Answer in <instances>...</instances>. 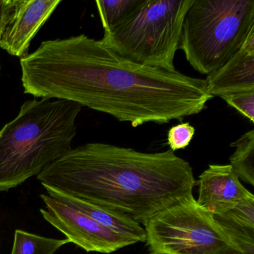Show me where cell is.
<instances>
[{
	"label": "cell",
	"instance_id": "6da1fadb",
	"mask_svg": "<svg viewBox=\"0 0 254 254\" xmlns=\"http://www.w3.org/2000/svg\"><path fill=\"white\" fill-rule=\"evenodd\" d=\"M20 63L26 94L76 102L133 127L181 121L213 98L205 79L138 64L84 34L43 41Z\"/></svg>",
	"mask_w": 254,
	"mask_h": 254
},
{
	"label": "cell",
	"instance_id": "7a4b0ae2",
	"mask_svg": "<svg viewBox=\"0 0 254 254\" xmlns=\"http://www.w3.org/2000/svg\"><path fill=\"white\" fill-rule=\"evenodd\" d=\"M37 178L47 192L111 209L143 225L191 195L196 182L190 163L172 150L144 153L101 142L72 148Z\"/></svg>",
	"mask_w": 254,
	"mask_h": 254
},
{
	"label": "cell",
	"instance_id": "3957f363",
	"mask_svg": "<svg viewBox=\"0 0 254 254\" xmlns=\"http://www.w3.org/2000/svg\"><path fill=\"white\" fill-rule=\"evenodd\" d=\"M81 106L70 101L37 99L0 130V191L15 188L72 149Z\"/></svg>",
	"mask_w": 254,
	"mask_h": 254
},
{
	"label": "cell",
	"instance_id": "277c9868",
	"mask_svg": "<svg viewBox=\"0 0 254 254\" xmlns=\"http://www.w3.org/2000/svg\"><path fill=\"white\" fill-rule=\"evenodd\" d=\"M254 32V0H193L180 48L191 67L209 75L224 66Z\"/></svg>",
	"mask_w": 254,
	"mask_h": 254
},
{
	"label": "cell",
	"instance_id": "5b68a950",
	"mask_svg": "<svg viewBox=\"0 0 254 254\" xmlns=\"http://www.w3.org/2000/svg\"><path fill=\"white\" fill-rule=\"evenodd\" d=\"M193 0H142L102 41L138 64L173 71L184 17Z\"/></svg>",
	"mask_w": 254,
	"mask_h": 254
},
{
	"label": "cell",
	"instance_id": "8992f818",
	"mask_svg": "<svg viewBox=\"0 0 254 254\" xmlns=\"http://www.w3.org/2000/svg\"><path fill=\"white\" fill-rule=\"evenodd\" d=\"M148 254H238L242 251L193 194L160 211L144 225ZM246 253V252H245Z\"/></svg>",
	"mask_w": 254,
	"mask_h": 254
},
{
	"label": "cell",
	"instance_id": "52a82bcc",
	"mask_svg": "<svg viewBox=\"0 0 254 254\" xmlns=\"http://www.w3.org/2000/svg\"><path fill=\"white\" fill-rule=\"evenodd\" d=\"M41 197L45 204L40 209L43 218L64 233L70 243L75 244L87 252L111 254L135 244L50 194H43Z\"/></svg>",
	"mask_w": 254,
	"mask_h": 254
},
{
	"label": "cell",
	"instance_id": "ba28073f",
	"mask_svg": "<svg viewBox=\"0 0 254 254\" xmlns=\"http://www.w3.org/2000/svg\"><path fill=\"white\" fill-rule=\"evenodd\" d=\"M62 0H5L0 48L20 59Z\"/></svg>",
	"mask_w": 254,
	"mask_h": 254
},
{
	"label": "cell",
	"instance_id": "9c48e42d",
	"mask_svg": "<svg viewBox=\"0 0 254 254\" xmlns=\"http://www.w3.org/2000/svg\"><path fill=\"white\" fill-rule=\"evenodd\" d=\"M198 197L196 200L212 215H219L254 197L245 189L228 165H209L196 181Z\"/></svg>",
	"mask_w": 254,
	"mask_h": 254
},
{
	"label": "cell",
	"instance_id": "30bf717a",
	"mask_svg": "<svg viewBox=\"0 0 254 254\" xmlns=\"http://www.w3.org/2000/svg\"><path fill=\"white\" fill-rule=\"evenodd\" d=\"M212 96L254 90V32L242 48L219 69L205 79Z\"/></svg>",
	"mask_w": 254,
	"mask_h": 254
},
{
	"label": "cell",
	"instance_id": "8fae6325",
	"mask_svg": "<svg viewBox=\"0 0 254 254\" xmlns=\"http://www.w3.org/2000/svg\"><path fill=\"white\" fill-rule=\"evenodd\" d=\"M51 197L74 209L81 211L105 228L133 241L134 243L145 242V229L139 223L126 215L102 206L91 204L54 193L47 192Z\"/></svg>",
	"mask_w": 254,
	"mask_h": 254
},
{
	"label": "cell",
	"instance_id": "7c38bea8",
	"mask_svg": "<svg viewBox=\"0 0 254 254\" xmlns=\"http://www.w3.org/2000/svg\"><path fill=\"white\" fill-rule=\"evenodd\" d=\"M213 218L242 251L254 254V197Z\"/></svg>",
	"mask_w": 254,
	"mask_h": 254
},
{
	"label": "cell",
	"instance_id": "4fadbf2b",
	"mask_svg": "<svg viewBox=\"0 0 254 254\" xmlns=\"http://www.w3.org/2000/svg\"><path fill=\"white\" fill-rule=\"evenodd\" d=\"M236 151L230 157V166L239 180L254 186V130L244 133L232 142Z\"/></svg>",
	"mask_w": 254,
	"mask_h": 254
},
{
	"label": "cell",
	"instance_id": "5bb4252c",
	"mask_svg": "<svg viewBox=\"0 0 254 254\" xmlns=\"http://www.w3.org/2000/svg\"><path fill=\"white\" fill-rule=\"evenodd\" d=\"M69 243L70 242L67 239H52L17 230L11 254H55L58 250Z\"/></svg>",
	"mask_w": 254,
	"mask_h": 254
},
{
	"label": "cell",
	"instance_id": "9a60e30c",
	"mask_svg": "<svg viewBox=\"0 0 254 254\" xmlns=\"http://www.w3.org/2000/svg\"><path fill=\"white\" fill-rule=\"evenodd\" d=\"M141 2L142 0L96 1V8L103 26L104 32H110L126 20Z\"/></svg>",
	"mask_w": 254,
	"mask_h": 254
},
{
	"label": "cell",
	"instance_id": "2e32d148",
	"mask_svg": "<svg viewBox=\"0 0 254 254\" xmlns=\"http://www.w3.org/2000/svg\"><path fill=\"white\" fill-rule=\"evenodd\" d=\"M230 107L246 117L250 122H254V90L239 92L225 95L221 97Z\"/></svg>",
	"mask_w": 254,
	"mask_h": 254
},
{
	"label": "cell",
	"instance_id": "e0dca14e",
	"mask_svg": "<svg viewBox=\"0 0 254 254\" xmlns=\"http://www.w3.org/2000/svg\"><path fill=\"white\" fill-rule=\"evenodd\" d=\"M195 129L189 123L173 126L168 132V145L173 152L187 148L194 137Z\"/></svg>",
	"mask_w": 254,
	"mask_h": 254
},
{
	"label": "cell",
	"instance_id": "ac0fdd59",
	"mask_svg": "<svg viewBox=\"0 0 254 254\" xmlns=\"http://www.w3.org/2000/svg\"><path fill=\"white\" fill-rule=\"evenodd\" d=\"M5 8V0H0V33H1V28H2V20H3Z\"/></svg>",
	"mask_w": 254,
	"mask_h": 254
},
{
	"label": "cell",
	"instance_id": "d6986e66",
	"mask_svg": "<svg viewBox=\"0 0 254 254\" xmlns=\"http://www.w3.org/2000/svg\"><path fill=\"white\" fill-rule=\"evenodd\" d=\"M248 254V253L243 252V253H241V254Z\"/></svg>",
	"mask_w": 254,
	"mask_h": 254
}]
</instances>
